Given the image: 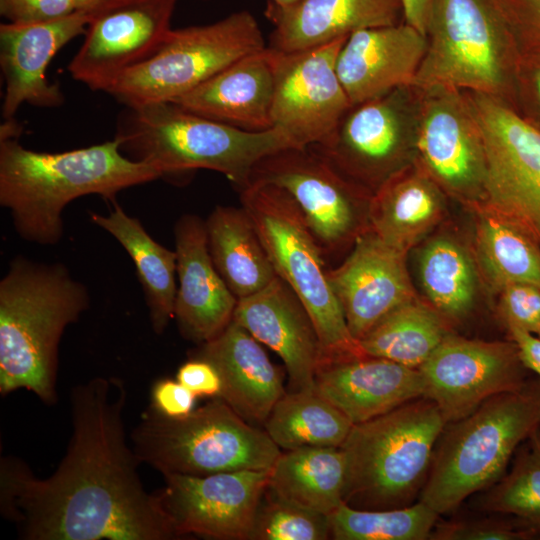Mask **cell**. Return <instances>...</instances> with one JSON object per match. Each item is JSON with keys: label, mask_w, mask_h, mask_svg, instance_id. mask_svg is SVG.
Segmentation results:
<instances>
[{"label": "cell", "mask_w": 540, "mask_h": 540, "mask_svg": "<svg viewBox=\"0 0 540 540\" xmlns=\"http://www.w3.org/2000/svg\"><path fill=\"white\" fill-rule=\"evenodd\" d=\"M404 22L426 36L431 0H401Z\"/></svg>", "instance_id": "cell-47"}, {"label": "cell", "mask_w": 540, "mask_h": 540, "mask_svg": "<svg viewBox=\"0 0 540 540\" xmlns=\"http://www.w3.org/2000/svg\"><path fill=\"white\" fill-rule=\"evenodd\" d=\"M426 37L411 86L482 93L516 109L520 52L498 0H431Z\"/></svg>", "instance_id": "cell-7"}, {"label": "cell", "mask_w": 540, "mask_h": 540, "mask_svg": "<svg viewBox=\"0 0 540 540\" xmlns=\"http://www.w3.org/2000/svg\"><path fill=\"white\" fill-rule=\"evenodd\" d=\"M418 271L430 305L445 319L469 314L476 299L477 272L461 243L446 235L429 239L420 252Z\"/></svg>", "instance_id": "cell-35"}, {"label": "cell", "mask_w": 540, "mask_h": 540, "mask_svg": "<svg viewBox=\"0 0 540 540\" xmlns=\"http://www.w3.org/2000/svg\"><path fill=\"white\" fill-rule=\"evenodd\" d=\"M348 37L305 50H276L272 128L294 147L322 143L352 106L336 70Z\"/></svg>", "instance_id": "cell-16"}, {"label": "cell", "mask_w": 540, "mask_h": 540, "mask_svg": "<svg viewBox=\"0 0 540 540\" xmlns=\"http://www.w3.org/2000/svg\"><path fill=\"white\" fill-rule=\"evenodd\" d=\"M476 221V254L488 281L500 291L512 283L540 287V243L524 226L491 210L473 205Z\"/></svg>", "instance_id": "cell-32"}, {"label": "cell", "mask_w": 540, "mask_h": 540, "mask_svg": "<svg viewBox=\"0 0 540 540\" xmlns=\"http://www.w3.org/2000/svg\"><path fill=\"white\" fill-rule=\"evenodd\" d=\"M447 421L426 397L352 426L341 445L345 458L343 503L385 510L415 503Z\"/></svg>", "instance_id": "cell-6"}, {"label": "cell", "mask_w": 540, "mask_h": 540, "mask_svg": "<svg viewBox=\"0 0 540 540\" xmlns=\"http://www.w3.org/2000/svg\"><path fill=\"white\" fill-rule=\"evenodd\" d=\"M177 0H116L96 10L68 65L72 78L108 92L130 68L150 58L169 31Z\"/></svg>", "instance_id": "cell-17"}, {"label": "cell", "mask_w": 540, "mask_h": 540, "mask_svg": "<svg viewBox=\"0 0 540 540\" xmlns=\"http://www.w3.org/2000/svg\"><path fill=\"white\" fill-rule=\"evenodd\" d=\"M274 26L270 48L293 52L321 46L352 33L404 22L401 0H298L286 6L268 1Z\"/></svg>", "instance_id": "cell-26"}, {"label": "cell", "mask_w": 540, "mask_h": 540, "mask_svg": "<svg viewBox=\"0 0 540 540\" xmlns=\"http://www.w3.org/2000/svg\"><path fill=\"white\" fill-rule=\"evenodd\" d=\"M418 91L414 161L444 193L471 206L482 203L485 149L466 91L443 86Z\"/></svg>", "instance_id": "cell-14"}, {"label": "cell", "mask_w": 540, "mask_h": 540, "mask_svg": "<svg viewBox=\"0 0 540 540\" xmlns=\"http://www.w3.org/2000/svg\"><path fill=\"white\" fill-rule=\"evenodd\" d=\"M270 1H272L275 4L280 5V6H286V5H290L292 3H295L298 0H270Z\"/></svg>", "instance_id": "cell-49"}, {"label": "cell", "mask_w": 540, "mask_h": 540, "mask_svg": "<svg viewBox=\"0 0 540 540\" xmlns=\"http://www.w3.org/2000/svg\"><path fill=\"white\" fill-rule=\"evenodd\" d=\"M345 469L340 448L287 450L270 469L267 489L288 503L330 516L343 504Z\"/></svg>", "instance_id": "cell-31"}, {"label": "cell", "mask_w": 540, "mask_h": 540, "mask_svg": "<svg viewBox=\"0 0 540 540\" xmlns=\"http://www.w3.org/2000/svg\"><path fill=\"white\" fill-rule=\"evenodd\" d=\"M406 255L368 228L356 238L343 263L327 270L332 290L356 340L390 312L416 299Z\"/></svg>", "instance_id": "cell-19"}, {"label": "cell", "mask_w": 540, "mask_h": 540, "mask_svg": "<svg viewBox=\"0 0 540 540\" xmlns=\"http://www.w3.org/2000/svg\"><path fill=\"white\" fill-rule=\"evenodd\" d=\"M114 138L125 156L152 166L161 178L208 169L224 174L238 190L260 160L294 147L279 129H240L170 101L126 107Z\"/></svg>", "instance_id": "cell-4"}, {"label": "cell", "mask_w": 540, "mask_h": 540, "mask_svg": "<svg viewBox=\"0 0 540 540\" xmlns=\"http://www.w3.org/2000/svg\"><path fill=\"white\" fill-rule=\"evenodd\" d=\"M477 506L513 517L540 539V429L518 448L509 472L485 489Z\"/></svg>", "instance_id": "cell-36"}, {"label": "cell", "mask_w": 540, "mask_h": 540, "mask_svg": "<svg viewBox=\"0 0 540 540\" xmlns=\"http://www.w3.org/2000/svg\"><path fill=\"white\" fill-rule=\"evenodd\" d=\"M124 382L95 377L71 392L72 435L52 475L36 477L19 459L0 465V507L27 540L178 538L157 492L139 477L126 440Z\"/></svg>", "instance_id": "cell-1"}, {"label": "cell", "mask_w": 540, "mask_h": 540, "mask_svg": "<svg viewBox=\"0 0 540 540\" xmlns=\"http://www.w3.org/2000/svg\"><path fill=\"white\" fill-rule=\"evenodd\" d=\"M86 286L62 263L16 256L0 281V393L33 392L56 401L58 350L65 329L89 307Z\"/></svg>", "instance_id": "cell-3"}, {"label": "cell", "mask_w": 540, "mask_h": 540, "mask_svg": "<svg viewBox=\"0 0 540 540\" xmlns=\"http://www.w3.org/2000/svg\"><path fill=\"white\" fill-rule=\"evenodd\" d=\"M239 192L277 276L313 321L321 347L319 365L366 356L332 290L324 253L295 201L283 189L262 182H249Z\"/></svg>", "instance_id": "cell-8"}, {"label": "cell", "mask_w": 540, "mask_h": 540, "mask_svg": "<svg viewBox=\"0 0 540 540\" xmlns=\"http://www.w3.org/2000/svg\"><path fill=\"white\" fill-rule=\"evenodd\" d=\"M276 57L269 46L248 54L170 102L240 129H271Z\"/></svg>", "instance_id": "cell-25"}, {"label": "cell", "mask_w": 540, "mask_h": 540, "mask_svg": "<svg viewBox=\"0 0 540 540\" xmlns=\"http://www.w3.org/2000/svg\"><path fill=\"white\" fill-rule=\"evenodd\" d=\"M196 397L177 379H162L153 386L151 406L164 416L181 418L194 410Z\"/></svg>", "instance_id": "cell-44"}, {"label": "cell", "mask_w": 540, "mask_h": 540, "mask_svg": "<svg viewBox=\"0 0 540 540\" xmlns=\"http://www.w3.org/2000/svg\"><path fill=\"white\" fill-rule=\"evenodd\" d=\"M177 293L174 306L181 335L203 344L232 321L238 299L212 261L205 221L183 214L174 225Z\"/></svg>", "instance_id": "cell-21"}, {"label": "cell", "mask_w": 540, "mask_h": 540, "mask_svg": "<svg viewBox=\"0 0 540 540\" xmlns=\"http://www.w3.org/2000/svg\"><path fill=\"white\" fill-rule=\"evenodd\" d=\"M540 429V378L493 396L447 423L436 444L419 501L439 515L460 506L505 473L518 448Z\"/></svg>", "instance_id": "cell-5"}, {"label": "cell", "mask_w": 540, "mask_h": 540, "mask_svg": "<svg viewBox=\"0 0 540 540\" xmlns=\"http://www.w3.org/2000/svg\"><path fill=\"white\" fill-rule=\"evenodd\" d=\"M157 493L177 537L249 540L269 471L242 470L207 476L163 475Z\"/></svg>", "instance_id": "cell-18"}, {"label": "cell", "mask_w": 540, "mask_h": 540, "mask_svg": "<svg viewBox=\"0 0 540 540\" xmlns=\"http://www.w3.org/2000/svg\"><path fill=\"white\" fill-rule=\"evenodd\" d=\"M498 313L506 327L536 334L540 326V287L512 283L500 291Z\"/></svg>", "instance_id": "cell-40"}, {"label": "cell", "mask_w": 540, "mask_h": 540, "mask_svg": "<svg viewBox=\"0 0 540 540\" xmlns=\"http://www.w3.org/2000/svg\"><path fill=\"white\" fill-rule=\"evenodd\" d=\"M176 379L198 396L219 397L222 383L216 368L201 358H192L182 364Z\"/></svg>", "instance_id": "cell-45"}, {"label": "cell", "mask_w": 540, "mask_h": 540, "mask_svg": "<svg viewBox=\"0 0 540 540\" xmlns=\"http://www.w3.org/2000/svg\"><path fill=\"white\" fill-rule=\"evenodd\" d=\"M315 390L353 425L424 397L425 392L419 369L372 356L320 364Z\"/></svg>", "instance_id": "cell-24"}, {"label": "cell", "mask_w": 540, "mask_h": 540, "mask_svg": "<svg viewBox=\"0 0 540 540\" xmlns=\"http://www.w3.org/2000/svg\"><path fill=\"white\" fill-rule=\"evenodd\" d=\"M263 426L279 448L294 450L340 448L353 424L314 388L286 392Z\"/></svg>", "instance_id": "cell-34"}, {"label": "cell", "mask_w": 540, "mask_h": 540, "mask_svg": "<svg viewBox=\"0 0 540 540\" xmlns=\"http://www.w3.org/2000/svg\"><path fill=\"white\" fill-rule=\"evenodd\" d=\"M265 47L258 22L247 10L211 24L171 29L159 49L124 72L107 93L125 107L173 101Z\"/></svg>", "instance_id": "cell-10"}, {"label": "cell", "mask_w": 540, "mask_h": 540, "mask_svg": "<svg viewBox=\"0 0 540 540\" xmlns=\"http://www.w3.org/2000/svg\"><path fill=\"white\" fill-rule=\"evenodd\" d=\"M232 320L279 355L290 391L315 388L320 341L306 308L281 278L277 276L259 292L239 299Z\"/></svg>", "instance_id": "cell-22"}, {"label": "cell", "mask_w": 540, "mask_h": 540, "mask_svg": "<svg viewBox=\"0 0 540 540\" xmlns=\"http://www.w3.org/2000/svg\"><path fill=\"white\" fill-rule=\"evenodd\" d=\"M131 438L139 461L162 475L270 471L282 453L265 430L220 397L181 418L164 416L150 406Z\"/></svg>", "instance_id": "cell-9"}, {"label": "cell", "mask_w": 540, "mask_h": 540, "mask_svg": "<svg viewBox=\"0 0 540 540\" xmlns=\"http://www.w3.org/2000/svg\"><path fill=\"white\" fill-rule=\"evenodd\" d=\"M444 212L443 190L413 161L373 193L369 229L387 244L408 253L432 231Z\"/></svg>", "instance_id": "cell-28"}, {"label": "cell", "mask_w": 540, "mask_h": 540, "mask_svg": "<svg viewBox=\"0 0 540 540\" xmlns=\"http://www.w3.org/2000/svg\"><path fill=\"white\" fill-rule=\"evenodd\" d=\"M536 335L540 337V326H539V328H538V330L536 332Z\"/></svg>", "instance_id": "cell-50"}, {"label": "cell", "mask_w": 540, "mask_h": 540, "mask_svg": "<svg viewBox=\"0 0 540 540\" xmlns=\"http://www.w3.org/2000/svg\"><path fill=\"white\" fill-rule=\"evenodd\" d=\"M466 93L485 149L480 204L521 224L540 243V129L500 99Z\"/></svg>", "instance_id": "cell-13"}, {"label": "cell", "mask_w": 540, "mask_h": 540, "mask_svg": "<svg viewBox=\"0 0 540 540\" xmlns=\"http://www.w3.org/2000/svg\"><path fill=\"white\" fill-rule=\"evenodd\" d=\"M419 91L403 86L352 105L314 145L341 173L372 194L415 157Z\"/></svg>", "instance_id": "cell-11"}, {"label": "cell", "mask_w": 540, "mask_h": 540, "mask_svg": "<svg viewBox=\"0 0 540 540\" xmlns=\"http://www.w3.org/2000/svg\"><path fill=\"white\" fill-rule=\"evenodd\" d=\"M249 182L268 183L286 191L324 255L353 246L369 228L373 194L312 146L286 148L266 156L253 168Z\"/></svg>", "instance_id": "cell-12"}, {"label": "cell", "mask_w": 540, "mask_h": 540, "mask_svg": "<svg viewBox=\"0 0 540 540\" xmlns=\"http://www.w3.org/2000/svg\"><path fill=\"white\" fill-rule=\"evenodd\" d=\"M426 49L427 37L406 22L352 33L336 61L351 105L412 85Z\"/></svg>", "instance_id": "cell-23"}, {"label": "cell", "mask_w": 540, "mask_h": 540, "mask_svg": "<svg viewBox=\"0 0 540 540\" xmlns=\"http://www.w3.org/2000/svg\"><path fill=\"white\" fill-rule=\"evenodd\" d=\"M520 56H540V0H498Z\"/></svg>", "instance_id": "cell-41"}, {"label": "cell", "mask_w": 540, "mask_h": 540, "mask_svg": "<svg viewBox=\"0 0 540 540\" xmlns=\"http://www.w3.org/2000/svg\"><path fill=\"white\" fill-rule=\"evenodd\" d=\"M516 110L540 129V56H520L516 78Z\"/></svg>", "instance_id": "cell-43"}, {"label": "cell", "mask_w": 540, "mask_h": 540, "mask_svg": "<svg viewBox=\"0 0 540 540\" xmlns=\"http://www.w3.org/2000/svg\"><path fill=\"white\" fill-rule=\"evenodd\" d=\"M159 178L152 166L125 156L115 138L47 153L25 148L18 137H0V205L27 242L58 244L63 210L77 198L95 194L112 202L120 191Z\"/></svg>", "instance_id": "cell-2"}, {"label": "cell", "mask_w": 540, "mask_h": 540, "mask_svg": "<svg viewBox=\"0 0 540 540\" xmlns=\"http://www.w3.org/2000/svg\"><path fill=\"white\" fill-rule=\"evenodd\" d=\"M424 397L447 423L459 420L489 398L519 390L529 381L516 344L471 340L451 333L418 368Z\"/></svg>", "instance_id": "cell-15"}, {"label": "cell", "mask_w": 540, "mask_h": 540, "mask_svg": "<svg viewBox=\"0 0 540 540\" xmlns=\"http://www.w3.org/2000/svg\"><path fill=\"white\" fill-rule=\"evenodd\" d=\"M245 328L234 322L201 345L195 358L218 371L220 398L253 425H264L277 401L286 393L283 372Z\"/></svg>", "instance_id": "cell-27"}, {"label": "cell", "mask_w": 540, "mask_h": 540, "mask_svg": "<svg viewBox=\"0 0 540 540\" xmlns=\"http://www.w3.org/2000/svg\"><path fill=\"white\" fill-rule=\"evenodd\" d=\"M77 10L75 0H0L1 16L19 25L56 20Z\"/></svg>", "instance_id": "cell-42"}, {"label": "cell", "mask_w": 540, "mask_h": 540, "mask_svg": "<svg viewBox=\"0 0 540 540\" xmlns=\"http://www.w3.org/2000/svg\"><path fill=\"white\" fill-rule=\"evenodd\" d=\"M449 334L448 320L416 298L386 315L359 343L366 356L418 369Z\"/></svg>", "instance_id": "cell-33"}, {"label": "cell", "mask_w": 540, "mask_h": 540, "mask_svg": "<svg viewBox=\"0 0 540 540\" xmlns=\"http://www.w3.org/2000/svg\"><path fill=\"white\" fill-rule=\"evenodd\" d=\"M205 226L214 266L238 300L259 292L277 277L256 227L242 205L216 206Z\"/></svg>", "instance_id": "cell-29"}, {"label": "cell", "mask_w": 540, "mask_h": 540, "mask_svg": "<svg viewBox=\"0 0 540 540\" xmlns=\"http://www.w3.org/2000/svg\"><path fill=\"white\" fill-rule=\"evenodd\" d=\"M429 540H535L534 534L511 516L437 522Z\"/></svg>", "instance_id": "cell-39"}, {"label": "cell", "mask_w": 540, "mask_h": 540, "mask_svg": "<svg viewBox=\"0 0 540 540\" xmlns=\"http://www.w3.org/2000/svg\"><path fill=\"white\" fill-rule=\"evenodd\" d=\"M329 515L288 503L267 487L259 503L249 540H326Z\"/></svg>", "instance_id": "cell-38"}, {"label": "cell", "mask_w": 540, "mask_h": 540, "mask_svg": "<svg viewBox=\"0 0 540 540\" xmlns=\"http://www.w3.org/2000/svg\"><path fill=\"white\" fill-rule=\"evenodd\" d=\"M509 339L518 349L524 366L540 378V337L518 328H508Z\"/></svg>", "instance_id": "cell-46"}, {"label": "cell", "mask_w": 540, "mask_h": 540, "mask_svg": "<svg viewBox=\"0 0 540 540\" xmlns=\"http://www.w3.org/2000/svg\"><path fill=\"white\" fill-rule=\"evenodd\" d=\"M95 11L77 10L43 23L0 25V67L5 82L2 117L5 121H14L18 109L25 103L39 108H56L64 103L59 84L47 79V67L63 46L86 33Z\"/></svg>", "instance_id": "cell-20"}, {"label": "cell", "mask_w": 540, "mask_h": 540, "mask_svg": "<svg viewBox=\"0 0 540 540\" xmlns=\"http://www.w3.org/2000/svg\"><path fill=\"white\" fill-rule=\"evenodd\" d=\"M107 215L90 213L91 222L112 235L131 257L141 283L149 318L162 334L174 317L177 293L176 252L156 242L142 223L128 215L116 200Z\"/></svg>", "instance_id": "cell-30"}, {"label": "cell", "mask_w": 540, "mask_h": 540, "mask_svg": "<svg viewBox=\"0 0 540 540\" xmlns=\"http://www.w3.org/2000/svg\"><path fill=\"white\" fill-rule=\"evenodd\" d=\"M116 0H75L79 9L95 11Z\"/></svg>", "instance_id": "cell-48"}, {"label": "cell", "mask_w": 540, "mask_h": 540, "mask_svg": "<svg viewBox=\"0 0 540 540\" xmlns=\"http://www.w3.org/2000/svg\"><path fill=\"white\" fill-rule=\"evenodd\" d=\"M439 514L427 504L362 510L341 504L330 516L335 540H429Z\"/></svg>", "instance_id": "cell-37"}]
</instances>
